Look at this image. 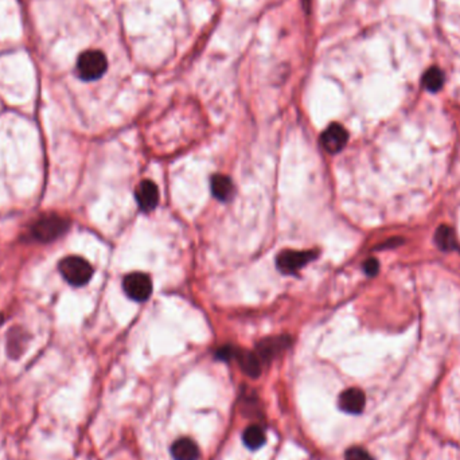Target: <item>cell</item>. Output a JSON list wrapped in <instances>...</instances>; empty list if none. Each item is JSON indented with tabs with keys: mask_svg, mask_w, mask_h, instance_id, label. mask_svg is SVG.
<instances>
[{
	"mask_svg": "<svg viewBox=\"0 0 460 460\" xmlns=\"http://www.w3.org/2000/svg\"><path fill=\"white\" fill-rule=\"evenodd\" d=\"M60 272L66 281L74 287L85 286L93 276V268L85 259L69 256L60 262Z\"/></svg>",
	"mask_w": 460,
	"mask_h": 460,
	"instance_id": "obj_1",
	"label": "cell"
},
{
	"mask_svg": "<svg viewBox=\"0 0 460 460\" xmlns=\"http://www.w3.org/2000/svg\"><path fill=\"white\" fill-rule=\"evenodd\" d=\"M106 67H108L106 57L99 50L84 51L77 61L78 74L85 81L99 80L100 77H102V74L106 71Z\"/></svg>",
	"mask_w": 460,
	"mask_h": 460,
	"instance_id": "obj_2",
	"label": "cell"
},
{
	"mask_svg": "<svg viewBox=\"0 0 460 460\" xmlns=\"http://www.w3.org/2000/svg\"><path fill=\"white\" fill-rule=\"evenodd\" d=\"M67 228H69L67 220L56 214H50L39 218L34 224L33 235L41 242H50L61 237Z\"/></svg>",
	"mask_w": 460,
	"mask_h": 460,
	"instance_id": "obj_3",
	"label": "cell"
},
{
	"mask_svg": "<svg viewBox=\"0 0 460 460\" xmlns=\"http://www.w3.org/2000/svg\"><path fill=\"white\" fill-rule=\"evenodd\" d=\"M217 357L221 360H230L234 358L238 362L240 367L245 374L249 377H257L262 373V360L256 353H251L242 349H234V347H222L218 350Z\"/></svg>",
	"mask_w": 460,
	"mask_h": 460,
	"instance_id": "obj_4",
	"label": "cell"
},
{
	"mask_svg": "<svg viewBox=\"0 0 460 460\" xmlns=\"http://www.w3.org/2000/svg\"><path fill=\"white\" fill-rule=\"evenodd\" d=\"M318 253L315 251H283L277 259V269L284 275H292L312 262Z\"/></svg>",
	"mask_w": 460,
	"mask_h": 460,
	"instance_id": "obj_5",
	"label": "cell"
},
{
	"mask_svg": "<svg viewBox=\"0 0 460 460\" xmlns=\"http://www.w3.org/2000/svg\"><path fill=\"white\" fill-rule=\"evenodd\" d=\"M123 288L124 292L128 297H131L132 300L144 301L152 294V281L148 275L135 272L124 277Z\"/></svg>",
	"mask_w": 460,
	"mask_h": 460,
	"instance_id": "obj_6",
	"label": "cell"
},
{
	"mask_svg": "<svg viewBox=\"0 0 460 460\" xmlns=\"http://www.w3.org/2000/svg\"><path fill=\"white\" fill-rule=\"evenodd\" d=\"M347 140H349V133L345 130L343 126L338 123L330 124L327 130L322 133V144L330 154L341 152L347 144Z\"/></svg>",
	"mask_w": 460,
	"mask_h": 460,
	"instance_id": "obj_7",
	"label": "cell"
},
{
	"mask_svg": "<svg viewBox=\"0 0 460 460\" xmlns=\"http://www.w3.org/2000/svg\"><path fill=\"white\" fill-rule=\"evenodd\" d=\"M135 196L143 211H152L159 203V190L152 181L140 182Z\"/></svg>",
	"mask_w": 460,
	"mask_h": 460,
	"instance_id": "obj_8",
	"label": "cell"
},
{
	"mask_svg": "<svg viewBox=\"0 0 460 460\" xmlns=\"http://www.w3.org/2000/svg\"><path fill=\"white\" fill-rule=\"evenodd\" d=\"M366 404V397L361 389L358 388H350L342 392L338 400L339 409L350 413V415H358L361 413Z\"/></svg>",
	"mask_w": 460,
	"mask_h": 460,
	"instance_id": "obj_9",
	"label": "cell"
},
{
	"mask_svg": "<svg viewBox=\"0 0 460 460\" xmlns=\"http://www.w3.org/2000/svg\"><path fill=\"white\" fill-rule=\"evenodd\" d=\"M290 343V339L287 336H277V338H269L262 341L257 346V356L263 361L272 360L277 353L284 350Z\"/></svg>",
	"mask_w": 460,
	"mask_h": 460,
	"instance_id": "obj_10",
	"label": "cell"
},
{
	"mask_svg": "<svg viewBox=\"0 0 460 460\" xmlns=\"http://www.w3.org/2000/svg\"><path fill=\"white\" fill-rule=\"evenodd\" d=\"M171 455L175 460H197L199 458V450L192 439L182 437L172 444Z\"/></svg>",
	"mask_w": 460,
	"mask_h": 460,
	"instance_id": "obj_11",
	"label": "cell"
},
{
	"mask_svg": "<svg viewBox=\"0 0 460 460\" xmlns=\"http://www.w3.org/2000/svg\"><path fill=\"white\" fill-rule=\"evenodd\" d=\"M231 179L225 175H214L211 178V192L220 200H228L233 196Z\"/></svg>",
	"mask_w": 460,
	"mask_h": 460,
	"instance_id": "obj_12",
	"label": "cell"
},
{
	"mask_svg": "<svg viewBox=\"0 0 460 460\" xmlns=\"http://www.w3.org/2000/svg\"><path fill=\"white\" fill-rule=\"evenodd\" d=\"M435 241H436V245L441 251H446V252L454 251L458 245L455 231H454V229H451L450 227H446V225L437 228L436 234H435Z\"/></svg>",
	"mask_w": 460,
	"mask_h": 460,
	"instance_id": "obj_13",
	"label": "cell"
},
{
	"mask_svg": "<svg viewBox=\"0 0 460 460\" xmlns=\"http://www.w3.org/2000/svg\"><path fill=\"white\" fill-rule=\"evenodd\" d=\"M242 440H244V444L252 451L262 448L265 443V433H264L263 428L259 426H251L246 428L242 433Z\"/></svg>",
	"mask_w": 460,
	"mask_h": 460,
	"instance_id": "obj_14",
	"label": "cell"
},
{
	"mask_svg": "<svg viewBox=\"0 0 460 460\" xmlns=\"http://www.w3.org/2000/svg\"><path fill=\"white\" fill-rule=\"evenodd\" d=\"M444 80H446V77H444L443 70L433 66L426 71V74L423 77V84H424L427 91L435 93V92H439L443 88Z\"/></svg>",
	"mask_w": 460,
	"mask_h": 460,
	"instance_id": "obj_15",
	"label": "cell"
},
{
	"mask_svg": "<svg viewBox=\"0 0 460 460\" xmlns=\"http://www.w3.org/2000/svg\"><path fill=\"white\" fill-rule=\"evenodd\" d=\"M345 460H374L373 457L362 447H350L346 454Z\"/></svg>",
	"mask_w": 460,
	"mask_h": 460,
	"instance_id": "obj_16",
	"label": "cell"
},
{
	"mask_svg": "<svg viewBox=\"0 0 460 460\" xmlns=\"http://www.w3.org/2000/svg\"><path fill=\"white\" fill-rule=\"evenodd\" d=\"M363 269H365L366 275H369V276H374V275H377V272H378V269H380V264H378V262H377L376 259H369V260L365 263V265H363Z\"/></svg>",
	"mask_w": 460,
	"mask_h": 460,
	"instance_id": "obj_17",
	"label": "cell"
},
{
	"mask_svg": "<svg viewBox=\"0 0 460 460\" xmlns=\"http://www.w3.org/2000/svg\"><path fill=\"white\" fill-rule=\"evenodd\" d=\"M3 321H4V318H3V315H1V314H0V325H1V323H3Z\"/></svg>",
	"mask_w": 460,
	"mask_h": 460,
	"instance_id": "obj_18",
	"label": "cell"
}]
</instances>
